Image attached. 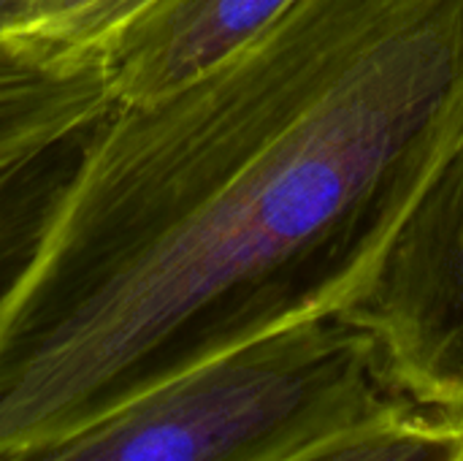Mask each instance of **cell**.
<instances>
[{
  "label": "cell",
  "instance_id": "9c48e42d",
  "mask_svg": "<svg viewBox=\"0 0 463 461\" xmlns=\"http://www.w3.org/2000/svg\"><path fill=\"white\" fill-rule=\"evenodd\" d=\"M19 171H0V196H3V190H5V185L11 182V177H16Z\"/></svg>",
  "mask_w": 463,
  "mask_h": 461
},
{
  "label": "cell",
  "instance_id": "7a4b0ae2",
  "mask_svg": "<svg viewBox=\"0 0 463 461\" xmlns=\"http://www.w3.org/2000/svg\"><path fill=\"white\" fill-rule=\"evenodd\" d=\"M418 405L380 342L331 312L184 370L0 461H282Z\"/></svg>",
  "mask_w": 463,
  "mask_h": 461
},
{
  "label": "cell",
  "instance_id": "277c9868",
  "mask_svg": "<svg viewBox=\"0 0 463 461\" xmlns=\"http://www.w3.org/2000/svg\"><path fill=\"white\" fill-rule=\"evenodd\" d=\"M293 0H152L103 52L117 103L160 98L212 71Z\"/></svg>",
  "mask_w": 463,
  "mask_h": 461
},
{
  "label": "cell",
  "instance_id": "8992f818",
  "mask_svg": "<svg viewBox=\"0 0 463 461\" xmlns=\"http://www.w3.org/2000/svg\"><path fill=\"white\" fill-rule=\"evenodd\" d=\"M282 461H463V408L423 402L326 437Z\"/></svg>",
  "mask_w": 463,
  "mask_h": 461
},
{
  "label": "cell",
  "instance_id": "5b68a950",
  "mask_svg": "<svg viewBox=\"0 0 463 461\" xmlns=\"http://www.w3.org/2000/svg\"><path fill=\"white\" fill-rule=\"evenodd\" d=\"M114 103L103 60L54 62L3 43L0 171H24L57 144L84 133Z\"/></svg>",
  "mask_w": 463,
  "mask_h": 461
},
{
  "label": "cell",
  "instance_id": "ba28073f",
  "mask_svg": "<svg viewBox=\"0 0 463 461\" xmlns=\"http://www.w3.org/2000/svg\"><path fill=\"white\" fill-rule=\"evenodd\" d=\"M35 3L38 0H0V46L27 24Z\"/></svg>",
  "mask_w": 463,
  "mask_h": 461
},
{
  "label": "cell",
  "instance_id": "52a82bcc",
  "mask_svg": "<svg viewBox=\"0 0 463 461\" xmlns=\"http://www.w3.org/2000/svg\"><path fill=\"white\" fill-rule=\"evenodd\" d=\"M152 0H38L27 24L8 41L54 62L103 60L106 46Z\"/></svg>",
  "mask_w": 463,
  "mask_h": 461
},
{
  "label": "cell",
  "instance_id": "6da1fadb",
  "mask_svg": "<svg viewBox=\"0 0 463 461\" xmlns=\"http://www.w3.org/2000/svg\"><path fill=\"white\" fill-rule=\"evenodd\" d=\"M0 288V454L345 310L463 144V0H293L114 103Z\"/></svg>",
  "mask_w": 463,
  "mask_h": 461
},
{
  "label": "cell",
  "instance_id": "3957f363",
  "mask_svg": "<svg viewBox=\"0 0 463 461\" xmlns=\"http://www.w3.org/2000/svg\"><path fill=\"white\" fill-rule=\"evenodd\" d=\"M339 312L380 342L418 399L463 408V144Z\"/></svg>",
  "mask_w": 463,
  "mask_h": 461
}]
</instances>
